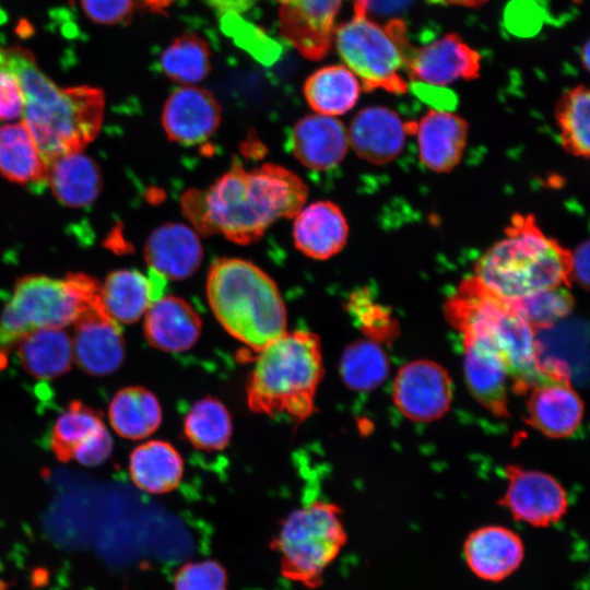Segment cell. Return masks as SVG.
Listing matches in <instances>:
<instances>
[{
    "instance_id": "obj_1",
    "label": "cell",
    "mask_w": 590,
    "mask_h": 590,
    "mask_svg": "<svg viewBox=\"0 0 590 590\" xmlns=\"http://www.w3.org/2000/svg\"><path fill=\"white\" fill-rule=\"evenodd\" d=\"M307 196L305 182L283 166L267 163L247 170L235 165L205 191H187L181 206L198 232L248 245L276 220L294 217Z\"/></svg>"
},
{
    "instance_id": "obj_2",
    "label": "cell",
    "mask_w": 590,
    "mask_h": 590,
    "mask_svg": "<svg viewBox=\"0 0 590 590\" xmlns=\"http://www.w3.org/2000/svg\"><path fill=\"white\" fill-rule=\"evenodd\" d=\"M0 71L13 74L24 97L23 123L47 166L81 152L98 133L105 97L91 86L60 87L37 67L30 50L0 44Z\"/></svg>"
},
{
    "instance_id": "obj_3",
    "label": "cell",
    "mask_w": 590,
    "mask_h": 590,
    "mask_svg": "<svg viewBox=\"0 0 590 590\" xmlns=\"http://www.w3.org/2000/svg\"><path fill=\"white\" fill-rule=\"evenodd\" d=\"M570 252L547 237L532 215L511 219L503 239L476 262L474 278L505 300L527 297L544 288L570 285Z\"/></svg>"
},
{
    "instance_id": "obj_4",
    "label": "cell",
    "mask_w": 590,
    "mask_h": 590,
    "mask_svg": "<svg viewBox=\"0 0 590 590\" xmlns=\"http://www.w3.org/2000/svg\"><path fill=\"white\" fill-rule=\"evenodd\" d=\"M322 367L317 335L284 332L258 351L247 385L249 408L293 422L308 418L315 410Z\"/></svg>"
},
{
    "instance_id": "obj_5",
    "label": "cell",
    "mask_w": 590,
    "mask_h": 590,
    "mask_svg": "<svg viewBox=\"0 0 590 590\" xmlns=\"http://www.w3.org/2000/svg\"><path fill=\"white\" fill-rule=\"evenodd\" d=\"M210 307L236 340L259 351L286 332V311L274 281L239 258L214 261L206 279Z\"/></svg>"
},
{
    "instance_id": "obj_6",
    "label": "cell",
    "mask_w": 590,
    "mask_h": 590,
    "mask_svg": "<svg viewBox=\"0 0 590 590\" xmlns=\"http://www.w3.org/2000/svg\"><path fill=\"white\" fill-rule=\"evenodd\" d=\"M446 315L461 333L480 334L492 343L516 393H526L542 375L536 330L508 300L485 290L474 276L461 282L446 305Z\"/></svg>"
},
{
    "instance_id": "obj_7",
    "label": "cell",
    "mask_w": 590,
    "mask_h": 590,
    "mask_svg": "<svg viewBox=\"0 0 590 590\" xmlns=\"http://www.w3.org/2000/svg\"><path fill=\"white\" fill-rule=\"evenodd\" d=\"M103 305L102 285L86 274L70 273L64 280L45 275L22 278L0 316V370L27 334L62 329L88 309Z\"/></svg>"
},
{
    "instance_id": "obj_8",
    "label": "cell",
    "mask_w": 590,
    "mask_h": 590,
    "mask_svg": "<svg viewBox=\"0 0 590 590\" xmlns=\"http://www.w3.org/2000/svg\"><path fill=\"white\" fill-rule=\"evenodd\" d=\"M340 508L316 500L293 510L271 541L283 578L314 590L346 544Z\"/></svg>"
},
{
    "instance_id": "obj_9",
    "label": "cell",
    "mask_w": 590,
    "mask_h": 590,
    "mask_svg": "<svg viewBox=\"0 0 590 590\" xmlns=\"http://www.w3.org/2000/svg\"><path fill=\"white\" fill-rule=\"evenodd\" d=\"M339 55L362 81L366 91L384 88L394 94L408 91V59L413 47L403 21L391 20L379 26L364 15L340 24L334 31Z\"/></svg>"
},
{
    "instance_id": "obj_10",
    "label": "cell",
    "mask_w": 590,
    "mask_h": 590,
    "mask_svg": "<svg viewBox=\"0 0 590 590\" xmlns=\"http://www.w3.org/2000/svg\"><path fill=\"white\" fill-rule=\"evenodd\" d=\"M541 368L542 375L527 391L526 421L546 437H569L582 422L583 402L563 362L541 359Z\"/></svg>"
},
{
    "instance_id": "obj_11",
    "label": "cell",
    "mask_w": 590,
    "mask_h": 590,
    "mask_svg": "<svg viewBox=\"0 0 590 590\" xmlns=\"http://www.w3.org/2000/svg\"><path fill=\"white\" fill-rule=\"evenodd\" d=\"M505 474L507 487L498 504L514 519L535 528H546L566 515V491L552 475L512 464L505 468Z\"/></svg>"
},
{
    "instance_id": "obj_12",
    "label": "cell",
    "mask_w": 590,
    "mask_h": 590,
    "mask_svg": "<svg viewBox=\"0 0 590 590\" xmlns=\"http://www.w3.org/2000/svg\"><path fill=\"white\" fill-rule=\"evenodd\" d=\"M397 409L409 420L433 422L451 405L452 382L447 370L428 359H416L398 371L392 388Z\"/></svg>"
},
{
    "instance_id": "obj_13",
    "label": "cell",
    "mask_w": 590,
    "mask_h": 590,
    "mask_svg": "<svg viewBox=\"0 0 590 590\" xmlns=\"http://www.w3.org/2000/svg\"><path fill=\"white\" fill-rule=\"evenodd\" d=\"M73 326V358L84 373L107 376L121 366L125 359L123 337L105 306L88 309Z\"/></svg>"
},
{
    "instance_id": "obj_14",
    "label": "cell",
    "mask_w": 590,
    "mask_h": 590,
    "mask_svg": "<svg viewBox=\"0 0 590 590\" xmlns=\"http://www.w3.org/2000/svg\"><path fill=\"white\" fill-rule=\"evenodd\" d=\"M283 37L305 58L319 60L330 49L342 0H278Z\"/></svg>"
},
{
    "instance_id": "obj_15",
    "label": "cell",
    "mask_w": 590,
    "mask_h": 590,
    "mask_svg": "<svg viewBox=\"0 0 590 590\" xmlns=\"http://www.w3.org/2000/svg\"><path fill=\"white\" fill-rule=\"evenodd\" d=\"M221 118V106L212 93L196 86H184L175 90L165 102L162 125L169 140L194 145L215 133Z\"/></svg>"
},
{
    "instance_id": "obj_16",
    "label": "cell",
    "mask_w": 590,
    "mask_h": 590,
    "mask_svg": "<svg viewBox=\"0 0 590 590\" xmlns=\"http://www.w3.org/2000/svg\"><path fill=\"white\" fill-rule=\"evenodd\" d=\"M462 335L464 376L471 394L494 415L508 416L509 375L503 358L484 337Z\"/></svg>"
},
{
    "instance_id": "obj_17",
    "label": "cell",
    "mask_w": 590,
    "mask_h": 590,
    "mask_svg": "<svg viewBox=\"0 0 590 590\" xmlns=\"http://www.w3.org/2000/svg\"><path fill=\"white\" fill-rule=\"evenodd\" d=\"M521 538L503 526L480 527L467 536L463 556L471 573L488 582H500L519 569L524 559Z\"/></svg>"
},
{
    "instance_id": "obj_18",
    "label": "cell",
    "mask_w": 590,
    "mask_h": 590,
    "mask_svg": "<svg viewBox=\"0 0 590 590\" xmlns=\"http://www.w3.org/2000/svg\"><path fill=\"white\" fill-rule=\"evenodd\" d=\"M481 57L457 34L444 37L412 50L406 73L412 80H421L432 85H445L457 80L476 79Z\"/></svg>"
},
{
    "instance_id": "obj_19",
    "label": "cell",
    "mask_w": 590,
    "mask_h": 590,
    "mask_svg": "<svg viewBox=\"0 0 590 590\" xmlns=\"http://www.w3.org/2000/svg\"><path fill=\"white\" fill-rule=\"evenodd\" d=\"M290 149L305 167L327 170L345 157L350 143L347 131L333 116L307 115L293 127Z\"/></svg>"
},
{
    "instance_id": "obj_20",
    "label": "cell",
    "mask_w": 590,
    "mask_h": 590,
    "mask_svg": "<svg viewBox=\"0 0 590 590\" xmlns=\"http://www.w3.org/2000/svg\"><path fill=\"white\" fill-rule=\"evenodd\" d=\"M409 130V125L391 109L370 106L355 115L347 137L359 157L374 164H386L401 153Z\"/></svg>"
},
{
    "instance_id": "obj_21",
    "label": "cell",
    "mask_w": 590,
    "mask_h": 590,
    "mask_svg": "<svg viewBox=\"0 0 590 590\" xmlns=\"http://www.w3.org/2000/svg\"><path fill=\"white\" fill-rule=\"evenodd\" d=\"M203 248L198 233L181 223H166L155 228L144 246L150 269L167 280H185L201 264Z\"/></svg>"
},
{
    "instance_id": "obj_22",
    "label": "cell",
    "mask_w": 590,
    "mask_h": 590,
    "mask_svg": "<svg viewBox=\"0 0 590 590\" xmlns=\"http://www.w3.org/2000/svg\"><path fill=\"white\" fill-rule=\"evenodd\" d=\"M167 279L153 269L148 274L134 269L109 273L102 285V296L109 316L117 322L138 321L162 296Z\"/></svg>"
},
{
    "instance_id": "obj_23",
    "label": "cell",
    "mask_w": 590,
    "mask_h": 590,
    "mask_svg": "<svg viewBox=\"0 0 590 590\" xmlns=\"http://www.w3.org/2000/svg\"><path fill=\"white\" fill-rule=\"evenodd\" d=\"M349 225L341 209L331 201L304 205L294 216L296 248L312 259L326 260L340 252L347 240Z\"/></svg>"
},
{
    "instance_id": "obj_24",
    "label": "cell",
    "mask_w": 590,
    "mask_h": 590,
    "mask_svg": "<svg viewBox=\"0 0 590 590\" xmlns=\"http://www.w3.org/2000/svg\"><path fill=\"white\" fill-rule=\"evenodd\" d=\"M202 321L185 299L168 295L157 299L145 312L144 335L157 350L179 353L191 349L201 333Z\"/></svg>"
},
{
    "instance_id": "obj_25",
    "label": "cell",
    "mask_w": 590,
    "mask_h": 590,
    "mask_svg": "<svg viewBox=\"0 0 590 590\" xmlns=\"http://www.w3.org/2000/svg\"><path fill=\"white\" fill-rule=\"evenodd\" d=\"M422 163L433 172L447 173L460 162L468 139V123L444 110H430L414 126Z\"/></svg>"
},
{
    "instance_id": "obj_26",
    "label": "cell",
    "mask_w": 590,
    "mask_h": 590,
    "mask_svg": "<svg viewBox=\"0 0 590 590\" xmlns=\"http://www.w3.org/2000/svg\"><path fill=\"white\" fill-rule=\"evenodd\" d=\"M0 173L31 189L47 182L48 166L23 122L0 126Z\"/></svg>"
},
{
    "instance_id": "obj_27",
    "label": "cell",
    "mask_w": 590,
    "mask_h": 590,
    "mask_svg": "<svg viewBox=\"0 0 590 590\" xmlns=\"http://www.w3.org/2000/svg\"><path fill=\"white\" fill-rule=\"evenodd\" d=\"M47 182L62 204L84 208L99 194L102 177L97 164L78 152L54 160L48 165Z\"/></svg>"
},
{
    "instance_id": "obj_28",
    "label": "cell",
    "mask_w": 590,
    "mask_h": 590,
    "mask_svg": "<svg viewBox=\"0 0 590 590\" xmlns=\"http://www.w3.org/2000/svg\"><path fill=\"white\" fill-rule=\"evenodd\" d=\"M129 472L132 482L140 489L164 494L175 489L180 483L184 462L170 444L150 440L131 452Z\"/></svg>"
},
{
    "instance_id": "obj_29",
    "label": "cell",
    "mask_w": 590,
    "mask_h": 590,
    "mask_svg": "<svg viewBox=\"0 0 590 590\" xmlns=\"http://www.w3.org/2000/svg\"><path fill=\"white\" fill-rule=\"evenodd\" d=\"M22 367L39 379L63 375L73 361V344L62 329L50 328L32 332L16 345Z\"/></svg>"
},
{
    "instance_id": "obj_30",
    "label": "cell",
    "mask_w": 590,
    "mask_h": 590,
    "mask_svg": "<svg viewBox=\"0 0 590 590\" xmlns=\"http://www.w3.org/2000/svg\"><path fill=\"white\" fill-rule=\"evenodd\" d=\"M114 430L127 439H142L161 425L162 409L157 398L143 387H126L111 399L108 411Z\"/></svg>"
},
{
    "instance_id": "obj_31",
    "label": "cell",
    "mask_w": 590,
    "mask_h": 590,
    "mask_svg": "<svg viewBox=\"0 0 590 590\" xmlns=\"http://www.w3.org/2000/svg\"><path fill=\"white\" fill-rule=\"evenodd\" d=\"M361 85L352 71L343 66H329L312 73L304 85V95L317 113L338 116L356 104Z\"/></svg>"
},
{
    "instance_id": "obj_32",
    "label": "cell",
    "mask_w": 590,
    "mask_h": 590,
    "mask_svg": "<svg viewBox=\"0 0 590 590\" xmlns=\"http://www.w3.org/2000/svg\"><path fill=\"white\" fill-rule=\"evenodd\" d=\"M390 362L380 343L369 339L351 343L340 361L344 384L355 391H370L388 377Z\"/></svg>"
},
{
    "instance_id": "obj_33",
    "label": "cell",
    "mask_w": 590,
    "mask_h": 590,
    "mask_svg": "<svg viewBox=\"0 0 590 590\" xmlns=\"http://www.w3.org/2000/svg\"><path fill=\"white\" fill-rule=\"evenodd\" d=\"M105 428L96 411L82 402L72 401L52 427L50 448L59 461L69 462L81 447Z\"/></svg>"
},
{
    "instance_id": "obj_34",
    "label": "cell",
    "mask_w": 590,
    "mask_h": 590,
    "mask_svg": "<svg viewBox=\"0 0 590 590\" xmlns=\"http://www.w3.org/2000/svg\"><path fill=\"white\" fill-rule=\"evenodd\" d=\"M564 149L578 157H589L590 95L585 85H578L559 98L555 108Z\"/></svg>"
},
{
    "instance_id": "obj_35",
    "label": "cell",
    "mask_w": 590,
    "mask_h": 590,
    "mask_svg": "<svg viewBox=\"0 0 590 590\" xmlns=\"http://www.w3.org/2000/svg\"><path fill=\"white\" fill-rule=\"evenodd\" d=\"M184 429L196 448L220 450L232 436L231 414L222 402L208 397L192 405L185 418Z\"/></svg>"
},
{
    "instance_id": "obj_36",
    "label": "cell",
    "mask_w": 590,
    "mask_h": 590,
    "mask_svg": "<svg viewBox=\"0 0 590 590\" xmlns=\"http://www.w3.org/2000/svg\"><path fill=\"white\" fill-rule=\"evenodd\" d=\"M161 67L175 82L193 84L202 81L211 70L206 42L194 34L174 38L161 56Z\"/></svg>"
},
{
    "instance_id": "obj_37",
    "label": "cell",
    "mask_w": 590,
    "mask_h": 590,
    "mask_svg": "<svg viewBox=\"0 0 590 590\" xmlns=\"http://www.w3.org/2000/svg\"><path fill=\"white\" fill-rule=\"evenodd\" d=\"M568 287L564 284L553 286L508 302L535 330L546 329L573 311L575 303Z\"/></svg>"
},
{
    "instance_id": "obj_38",
    "label": "cell",
    "mask_w": 590,
    "mask_h": 590,
    "mask_svg": "<svg viewBox=\"0 0 590 590\" xmlns=\"http://www.w3.org/2000/svg\"><path fill=\"white\" fill-rule=\"evenodd\" d=\"M346 309L367 339L384 343L398 337V321L388 307L374 300L368 288L353 292L346 302Z\"/></svg>"
},
{
    "instance_id": "obj_39",
    "label": "cell",
    "mask_w": 590,
    "mask_h": 590,
    "mask_svg": "<svg viewBox=\"0 0 590 590\" xmlns=\"http://www.w3.org/2000/svg\"><path fill=\"white\" fill-rule=\"evenodd\" d=\"M174 590H228V575L216 559L187 562L176 570Z\"/></svg>"
},
{
    "instance_id": "obj_40",
    "label": "cell",
    "mask_w": 590,
    "mask_h": 590,
    "mask_svg": "<svg viewBox=\"0 0 590 590\" xmlns=\"http://www.w3.org/2000/svg\"><path fill=\"white\" fill-rule=\"evenodd\" d=\"M85 15L102 25H115L133 14L135 0H80Z\"/></svg>"
},
{
    "instance_id": "obj_41",
    "label": "cell",
    "mask_w": 590,
    "mask_h": 590,
    "mask_svg": "<svg viewBox=\"0 0 590 590\" xmlns=\"http://www.w3.org/2000/svg\"><path fill=\"white\" fill-rule=\"evenodd\" d=\"M24 97L16 78L0 71V120H12L23 113Z\"/></svg>"
},
{
    "instance_id": "obj_42",
    "label": "cell",
    "mask_w": 590,
    "mask_h": 590,
    "mask_svg": "<svg viewBox=\"0 0 590 590\" xmlns=\"http://www.w3.org/2000/svg\"><path fill=\"white\" fill-rule=\"evenodd\" d=\"M536 4L530 0H516L506 12L510 32L528 35L538 31L541 22Z\"/></svg>"
},
{
    "instance_id": "obj_43",
    "label": "cell",
    "mask_w": 590,
    "mask_h": 590,
    "mask_svg": "<svg viewBox=\"0 0 590 590\" xmlns=\"http://www.w3.org/2000/svg\"><path fill=\"white\" fill-rule=\"evenodd\" d=\"M113 440L107 428L97 434L86 445L80 448L73 459L79 463L94 467L105 462L111 453Z\"/></svg>"
},
{
    "instance_id": "obj_44",
    "label": "cell",
    "mask_w": 590,
    "mask_h": 590,
    "mask_svg": "<svg viewBox=\"0 0 590 590\" xmlns=\"http://www.w3.org/2000/svg\"><path fill=\"white\" fill-rule=\"evenodd\" d=\"M414 0H353L354 14L367 16L394 15L408 9Z\"/></svg>"
},
{
    "instance_id": "obj_45",
    "label": "cell",
    "mask_w": 590,
    "mask_h": 590,
    "mask_svg": "<svg viewBox=\"0 0 590 590\" xmlns=\"http://www.w3.org/2000/svg\"><path fill=\"white\" fill-rule=\"evenodd\" d=\"M589 241L586 240L570 252L569 279L585 290L589 286Z\"/></svg>"
},
{
    "instance_id": "obj_46",
    "label": "cell",
    "mask_w": 590,
    "mask_h": 590,
    "mask_svg": "<svg viewBox=\"0 0 590 590\" xmlns=\"http://www.w3.org/2000/svg\"><path fill=\"white\" fill-rule=\"evenodd\" d=\"M414 92L425 102L441 108L450 109L457 102L456 95L449 91L438 86H432L427 83H412Z\"/></svg>"
},
{
    "instance_id": "obj_47",
    "label": "cell",
    "mask_w": 590,
    "mask_h": 590,
    "mask_svg": "<svg viewBox=\"0 0 590 590\" xmlns=\"http://www.w3.org/2000/svg\"><path fill=\"white\" fill-rule=\"evenodd\" d=\"M433 3H440V4H457L462 7H480L483 3H485L487 0H428Z\"/></svg>"
},
{
    "instance_id": "obj_48",
    "label": "cell",
    "mask_w": 590,
    "mask_h": 590,
    "mask_svg": "<svg viewBox=\"0 0 590 590\" xmlns=\"http://www.w3.org/2000/svg\"><path fill=\"white\" fill-rule=\"evenodd\" d=\"M589 54H590V50H589V40H587L581 49V61L585 66V69L588 70L589 69Z\"/></svg>"
},
{
    "instance_id": "obj_49",
    "label": "cell",
    "mask_w": 590,
    "mask_h": 590,
    "mask_svg": "<svg viewBox=\"0 0 590 590\" xmlns=\"http://www.w3.org/2000/svg\"><path fill=\"white\" fill-rule=\"evenodd\" d=\"M4 587H5L4 582L0 580V590H4Z\"/></svg>"
}]
</instances>
